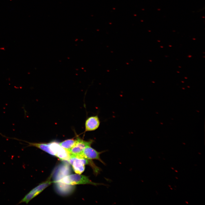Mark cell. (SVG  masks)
I'll return each instance as SVG.
<instances>
[{
  "mask_svg": "<svg viewBox=\"0 0 205 205\" xmlns=\"http://www.w3.org/2000/svg\"><path fill=\"white\" fill-rule=\"evenodd\" d=\"M71 171L69 164L67 163L61 164L57 167L54 173H52L54 176L53 183H55L65 176L69 175Z\"/></svg>",
  "mask_w": 205,
  "mask_h": 205,
  "instance_id": "52a82bcc",
  "label": "cell"
},
{
  "mask_svg": "<svg viewBox=\"0 0 205 205\" xmlns=\"http://www.w3.org/2000/svg\"><path fill=\"white\" fill-rule=\"evenodd\" d=\"M158 41V42H160V41Z\"/></svg>",
  "mask_w": 205,
  "mask_h": 205,
  "instance_id": "7402d4cb",
  "label": "cell"
},
{
  "mask_svg": "<svg viewBox=\"0 0 205 205\" xmlns=\"http://www.w3.org/2000/svg\"><path fill=\"white\" fill-rule=\"evenodd\" d=\"M193 40H195V39H194V38H193Z\"/></svg>",
  "mask_w": 205,
  "mask_h": 205,
  "instance_id": "603a6c76",
  "label": "cell"
},
{
  "mask_svg": "<svg viewBox=\"0 0 205 205\" xmlns=\"http://www.w3.org/2000/svg\"><path fill=\"white\" fill-rule=\"evenodd\" d=\"M100 121L97 115L89 117L85 124V132L92 131L97 130L99 127Z\"/></svg>",
  "mask_w": 205,
  "mask_h": 205,
  "instance_id": "ba28073f",
  "label": "cell"
},
{
  "mask_svg": "<svg viewBox=\"0 0 205 205\" xmlns=\"http://www.w3.org/2000/svg\"><path fill=\"white\" fill-rule=\"evenodd\" d=\"M93 142L94 141L92 140L86 141L80 138H77L74 145L71 149L67 150L70 155L74 156H77L81 154L86 147L91 145Z\"/></svg>",
  "mask_w": 205,
  "mask_h": 205,
  "instance_id": "277c9868",
  "label": "cell"
},
{
  "mask_svg": "<svg viewBox=\"0 0 205 205\" xmlns=\"http://www.w3.org/2000/svg\"><path fill=\"white\" fill-rule=\"evenodd\" d=\"M179 67H180V66H179Z\"/></svg>",
  "mask_w": 205,
  "mask_h": 205,
  "instance_id": "484cf974",
  "label": "cell"
},
{
  "mask_svg": "<svg viewBox=\"0 0 205 205\" xmlns=\"http://www.w3.org/2000/svg\"><path fill=\"white\" fill-rule=\"evenodd\" d=\"M49 144L55 156L62 160L68 161L70 157V153L67 150L61 146L59 143L52 142Z\"/></svg>",
  "mask_w": 205,
  "mask_h": 205,
  "instance_id": "5b68a950",
  "label": "cell"
},
{
  "mask_svg": "<svg viewBox=\"0 0 205 205\" xmlns=\"http://www.w3.org/2000/svg\"><path fill=\"white\" fill-rule=\"evenodd\" d=\"M171 168L172 169H174V168H172V167H171Z\"/></svg>",
  "mask_w": 205,
  "mask_h": 205,
  "instance_id": "5bb4252c",
  "label": "cell"
},
{
  "mask_svg": "<svg viewBox=\"0 0 205 205\" xmlns=\"http://www.w3.org/2000/svg\"><path fill=\"white\" fill-rule=\"evenodd\" d=\"M56 183H60L68 185L90 184L94 186L103 185L102 183L94 182L86 176L78 174H73L66 176Z\"/></svg>",
  "mask_w": 205,
  "mask_h": 205,
  "instance_id": "7a4b0ae2",
  "label": "cell"
},
{
  "mask_svg": "<svg viewBox=\"0 0 205 205\" xmlns=\"http://www.w3.org/2000/svg\"><path fill=\"white\" fill-rule=\"evenodd\" d=\"M152 82L154 83H155L154 82H153V81Z\"/></svg>",
  "mask_w": 205,
  "mask_h": 205,
  "instance_id": "d4e9b609",
  "label": "cell"
},
{
  "mask_svg": "<svg viewBox=\"0 0 205 205\" xmlns=\"http://www.w3.org/2000/svg\"><path fill=\"white\" fill-rule=\"evenodd\" d=\"M192 57V56H190V55H189L188 56V57Z\"/></svg>",
  "mask_w": 205,
  "mask_h": 205,
  "instance_id": "8fae6325",
  "label": "cell"
},
{
  "mask_svg": "<svg viewBox=\"0 0 205 205\" xmlns=\"http://www.w3.org/2000/svg\"><path fill=\"white\" fill-rule=\"evenodd\" d=\"M160 47L161 48H163V46H161Z\"/></svg>",
  "mask_w": 205,
  "mask_h": 205,
  "instance_id": "2e32d148",
  "label": "cell"
},
{
  "mask_svg": "<svg viewBox=\"0 0 205 205\" xmlns=\"http://www.w3.org/2000/svg\"><path fill=\"white\" fill-rule=\"evenodd\" d=\"M55 187L57 191L62 195L70 194L74 189V187L71 185H68L60 183H55Z\"/></svg>",
  "mask_w": 205,
  "mask_h": 205,
  "instance_id": "9c48e42d",
  "label": "cell"
},
{
  "mask_svg": "<svg viewBox=\"0 0 205 205\" xmlns=\"http://www.w3.org/2000/svg\"><path fill=\"white\" fill-rule=\"evenodd\" d=\"M177 72L179 73V71H177Z\"/></svg>",
  "mask_w": 205,
  "mask_h": 205,
  "instance_id": "44dd1931",
  "label": "cell"
},
{
  "mask_svg": "<svg viewBox=\"0 0 205 205\" xmlns=\"http://www.w3.org/2000/svg\"><path fill=\"white\" fill-rule=\"evenodd\" d=\"M52 173L46 181L40 184L31 190L19 202L18 204L25 203L28 204L33 198L40 193L46 188L50 185L53 181H51Z\"/></svg>",
  "mask_w": 205,
  "mask_h": 205,
  "instance_id": "3957f363",
  "label": "cell"
},
{
  "mask_svg": "<svg viewBox=\"0 0 205 205\" xmlns=\"http://www.w3.org/2000/svg\"><path fill=\"white\" fill-rule=\"evenodd\" d=\"M91 146L88 145L86 147L81 154L75 157L79 158H84L88 160H97L105 165V163L101 159L100 157V154L103 151L99 152L92 147Z\"/></svg>",
  "mask_w": 205,
  "mask_h": 205,
  "instance_id": "8992f818",
  "label": "cell"
},
{
  "mask_svg": "<svg viewBox=\"0 0 205 205\" xmlns=\"http://www.w3.org/2000/svg\"><path fill=\"white\" fill-rule=\"evenodd\" d=\"M185 202H186V203H187V204H188V202L187 201H186Z\"/></svg>",
  "mask_w": 205,
  "mask_h": 205,
  "instance_id": "4fadbf2b",
  "label": "cell"
},
{
  "mask_svg": "<svg viewBox=\"0 0 205 205\" xmlns=\"http://www.w3.org/2000/svg\"><path fill=\"white\" fill-rule=\"evenodd\" d=\"M72 167L74 171L76 173L81 174L85 169V165H90L93 169L94 173H98L100 168L94 163L91 160L84 158H79L70 155V157L68 161Z\"/></svg>",
  "mask_w": 205,
  "mask_h": 205,
  "instance_id": "6da1fadb",
  "label": "cell"
},
{
  "mask_svg": "<svg viewBox=\"0 0 205 205\" xmlns=\"http://www.w3.org/2000/svg\"><path fill=\"white\" fill-rule=\"evenodd\" d=\"M168 186H169L170 187H171V186H170V185H169Z\"/></svg>",
  "mask_w": 205,
  "mask_h": 205,
  "instance_id": "ac0fdd59",
  "label": "cell"
},
{
  "mask_svg": "<svg viewBox=\"0 0 205 205\" xmlns=\"http://www.w3.org/2000/svg\"><path fill=\"white\" fill-rule=\"evenodd\" d=\"M169 46H170V47H171V46H171V45H169Z\"/></svg>",
  "mask_w": 205,
  "mask_h": 205,
  "instance_id": "9a60e30c",
  "label": "cell"
},
{
  "mask_svg": "<svg viewBox=\"0 0 205 205\" xmlns=\"http://www.w3.org/2000/svg\"><path fill=\"white\" fill-rule=\"evenodd\" d=\"M170 189H171V190H172V189H173L172 188H170Z\"/></svg>",
  "mask_w": 205,
  "mask_h": 205,
  "instance_id": "d6986e66",
  "label": "cell"
},
{
  "mask_svg": "<svg viewBox=\"0 0 205 205\" xmlns=\"http://www.w3.org/2000/svg\"><path fill=\"white\" fill-rule=\"evenodd\" d=\"M175 172H178V171H177L176 170H175Z\"/></svg>",
  "mask_w": 205,
  "mask_h": 205,
  "instance_id": "7c38bea8",
  "label": "cell"
},
{
  "mask_svg": "<svg viewBox=\"0 0 205 205\" xmlns=\"http://www.w3.org/2000/svg\"><path fill=\"white\" fill-rule=\"evenodd\" d=\"M182 82L183 83H184L183 81H182Z\"/></svg>",
  "mask_w": 205,
  "mask_h": 205,
  "instance_id": "cb8c5ba5",
  "label": "cell"
},
{
  "mask_svg": "<svg viewBox=\"0 0 205 205\" xmlns=\"http://www.w3.org/2000/svg\"><path fill=\"white\" fill-rule=\"evenodd\" d=\"M77 141L76 139H69L65 140L59 143L60 145L62 147L68 150L72 148L75 144Z\"/></svg>",
  "mask_w": 205,
  "mask_h": 205,
  "instance_id": "30bf717a",
  "label": "cell"
},
{
  "mask_svg": "<svg viewBox=\"0 0 205 205\" xmlns=\"http://www.w3.org/2000/svg\"><path fill=\"white\" fill-rule=\"evenodd\" d=\"M184 78L185 79H187V77H185Z\"/></svg>",
  "mask_w": 205,
  "mask_h": 205,
  "instance_id": "e0dca14e",
  "label": "cell"
},
{
  "mask_svg": "<svg viewBox=\"0 0 205 205\" xmlns=\"http://www.w3.org/2000/svg\"><path fill=\"white\" fill-rule=\"evenodd\" d=\"M175 178H176V179H178V178L177 177H176Z\"/></svg>",
  "mask_w": 205,
  "mask_h": 205,
  "instance_id": "ffe728a7",
  "label": "cell"
}]
</instances>
